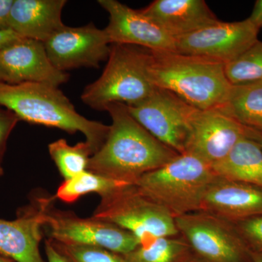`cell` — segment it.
Returning a JSON list of instances; mask_svg holds the SVG:
<instances>
[{
  "instance_id": "obj_21",
  "label": "cell",
  "mask_w": 262,
  "mask_h": 262,
  "mask_svg": "<svg viewBox=\"0 0 262 262\" xmlns=\"http://www.w3.org/2000/svg\"><path fill=\"white\" fill-rule=\"evenodd\" d=\"M128 262H187L195 255L182 235L158 237L123 255Z\"/></svg>"
},
{
  "instance_id": "obj_22",
  "label": "cell",
  "mask_w": 262,
  "mask_h": 262,
  "mask_svg": "<svg viewBox=\"0 0 262 262\" xmlns=\"http://www.w3.org/2000/svg\"><path fill=\"white\" fill-rule=\"evenodd\" d=\"M128 184H133L114 180L85 170L73 178L63 181L53 198L70 204L90 193H97L101 196Z\"/></svg>"
},
{
  "instance_id": "obj_24",
  "label": "cell",
  "mask_w": 262,
  "mask_h": 262,
  "mask_svg": "<svg viewBox=\"0 0 262 262\" xmlns=\"http://www.w3.org/2000/svg\"><path fill=\"white\" fill-rule=\"evenodd\" d=\"M225 73L232 84L262 80V42L258 40L237 59L225 64Z\"/></svg>"
},
{
  "instance_id": "obj_31",
  "label": "cell",
  "mask_w": 262,
  "mask_h": 262,
  "mask_svg": "<svg viewBox=\"0 0 262 262\" xmlns=\"http://www.w3.org/2000/svg\"><path fill=\"white\" fill-rule=\"evenodd\" d=\"M248 18L258 29L262 28V0L256 2L252 13Z\"/></svg>"
},
{
  "instance_id": "obj_23",
  "label": "cell",
  "mask_w": 262,
  "mask_h": 262,
  "mask_svg": "<svg viewBox=\"0 0 262 262\" xmlns=\"http://www.w3.org/2000/svg\"><path fill=\"white\" fill-rule=\"evenodd\" d=\"M52 160L64 180L73 178L88 169L94 151L86 141L71 146L66 139H58L48 145Z\"/></svg>"
},
{
  "instance_id": "obj_37",
  "label": "cell",
  "mask_w": 262,
  "mask_h": 262,
  "mask_svg": "<svg viewBox=\"0 0 262 262\" xmlns=\"http://www.w3.org/2000/svg\"><path fill=\"white\" fill-rule=\"evenodd\" d=\"M0 82H4V81H3V77H2L1 73H0Z\"/></svg>"
},
{
  "instance_id": "obj_28",
  "label": "cell",
  "mask_w": 262,
  "mask_h": 262,
  "mask_svg": "<svg viewBox=\"0 0 262 262\" xmlns=\"http://www.w3.org/2000/svg\"><path fill=\"white\" fill-rule=\"evenodd\" d=\"M14 0H0V31L10 30L9 18Z\"/></svg>"
},
{
  "instance_id": "obj_11",
  "label": "cell",
  "mask_w": 262,
  "mask_h": 262,
  "mask_svg": "<svg viewBox=\"0 0 262 262\" xmlns=\"http://www.w3.org/2000/svg\"><path fill=\"white\" fill-rule=\"evenodd\" d=\"M44 45L52 63L62 72L99 68L100 63L108 59L111 47L104 29L94 23L78 27L65 25Z\"/></svg>"
},
{
  "instance_id": "obj_33",
  "label": "cell",
  "mask_w": 262,
  "mask_h": 262,
  "mask_svg": "<svg viewBox=\"0 0 262 262\" xmlns=\"http://www.w3.org/2000/svg\"><path fill=\"white\" fill-rule=\"evenodd\" d=\"M251 261L252 262H262V253L251 252Z\"/></svg>"
},
{
  "instance_id": "obj_9",
  "label": "cell",
  "mask_w": 262,
  "mask_h": 262,
  "mask_svg": "<svg viewBox=\"0 0 262 262\" xmlns=\"http://www.w3.org/2000/svg\"><path fill=\"white\" fill-rule=\"evenodd\" d=\"M127 108L151 135L179 154H184L191 122L198 108L173 93L160 89L145 101Z\"/></svg>"
},
{
  "instance_id": "obj_20",
  "label": "cell",
  "mask_w": 262,
  "mask_h": 262,
  "mask_svg": "<svg viewBox=\"0 0 262 262\" xmlns=\"http://www.w3.org/2000/svg\"><path fill=\"white\" fill-rule=\"evenodd\" d=\"M219 110L243 126L262 133V80L232 84L225 102Z\"/></svg>"
},
{
  "instance_id": "obj_7",
  "label": "cell",
  "mask_w": 262,
  "mask_h": 262,
  "mask_svg": "<svg viewBox=\"0 0 262 262\" xmlns=\"http://www.w3.org/2000/svg\"><path fill=\"white\" fill-rule=\"evenodd\" d=\"M52 200L44 198L37 203L48 238L61 244L97 246L122 255L130 253L140 245L134 234L110 222L92 216L80 218L72 212L53 208Z\"/></svg>"
},
{
  "instance_id": "obj_29",
  "label": "cell",
  "mask_w": 262,
  "mask_h": 262,
  "mask_svg": "<svg viewBox=\"0 0 262 262\" xmlns=\"http://www.w3.org/2000/svg\"><path fill=\"white\" fill-rule=\"evenodd\" d=\"M45 249L47 255L48 262H69L68 260L55 247L54 245L49 238L46 239L45 242Z\"/></svg>"
},
{
  "instance_id": "obj_19",
  "label": "cell",
  "mask_w": 262,
  "mask_h": 262,
  "mask_svg": "<svg viewBox=\"0 0 262 262\" xmlns=\"http://www.w3.org/2000/svg\"><path fill=\"white\" fill-rule=\"evenodd\" d=\"M211 167L219 178L262 188V149L247 137L241 139L227 157Z\"/></svg>"
},
{
  "instance_id": "obj_36",
  "label": "cell",
  "mask_w": 262,
  "mask_h": 262,
  "mask_svg": "<svg viewBox=\"0 0 262 262\" xmlns=\"http://www.w3.org/2000/svg\"><path fill=\"white\" fill-rule=\"evenodd\" d=\"M4 174V170H3V166H2V162H0V177Z\"/></svg>"
},
{
  "instance_id": "obj_13",
  "label": "cell",
  "mask_w": 262,
  "mask_h": 262,
  "mask_svg": "<svg viewBox=\"0 0 262 262\" xmlns=\"http://www.w3.org/2000/svg\"><path fill=\"white\" fill-rule=\"evenodd\" d=\"M0 73L5 83H39L58 88L70 75L56 68L44 43L21 38L0 51Z\"/></svg>"
},
{
  "instance_id": "obj_26",
  "label": "cell",
  "mask_w": 262,
  "mask_h": 262,
  "mask_svg": "<svg viewBox=\"0 0 262 262\" xmlns=\"http://www.w3.org/2000/svg\"><path fill=\"white\" fill-rule=\"evenodd\" d=\"M232 223L251 252L262 253V215Z\"/></svg>"
},
{
  "instance_id": "obj_16",
  "label": "cell",
  "mask_w": 262,
  "mask_h": 262,
  "mask_svg": "<svg viewBox=\"0 0 262 262\" xmlns=\"http://www.w3.org/2000/svg\"><path fill=\"white\" fill-rule=\"evenodd\" d=\"M42 232L37 204L22 209L16 220L0 219V254L16 262H46L39 251Z\"/></svg>"
},
{
  "instance_id": "obj_27",
  "label": "cell",
  "mask_w": 262,
  "mask_h": 262,
  "mask_svg": "<svg viewBox=\"0 0 262 262\" xmlns=\"http://www.w3.org/2000/svg\"><path fill=\"white\" fill-rule=\"evenodd\" d=\"M18 117L7 108H0V162L3 161L8 138L19 121Z\"/></svg>"
},
{
  "instance_id": "obj_4",
  "label": "cell",
  "mask_w": 262,
  "mask_h": 262,
  "mask_svg": "<svg viewBox=\"0 0 262 262\" xmlns=\"http://www.w3.org/2000/svg\"><path fill=\"white\" fill-rule=\"evenodd\" d=\"M211 165L189 154H179L134 184L174 219L201 211L208 189L216 180Z\"/></svg>"
},
{
  "instance_id": "obj_34",
  "label": "cell",
  "mask_w": 262,
  "mask_h": 262,
  "mask_svg": "<svg viewBox=\"0 0 262 262\" xmlns=\"http://www.w3.org/2000/svg\"><path fill=\"white\" fill-rule=\"evenodd\" d=\"M187 262H210L206 261V260L203 259V258H201L198 257V256H194V257L192 258V259L189 260V261Z\"/></svg>"
},
{
  "instance_id": "obj_12",
  "label": "cell",
  "mask_w": 262,
  "mask_h": 262,
  "mask_svg": "<svg viewBox=\"0 0 262 262\" xmlns=\"http://www.w3.org/2000/svg\"><path fill=\"white\" fill-rule=\"evenodd\" d=\"M244 137V126L219 108L196 110L184 154L192 155L212 166Z\"/></svg>"
},
{
  "instance_id": "obj_17",
  "label": "cell",
  "mask_w": 262,
  "mask_h": 262,
  "mask_svg": "<svg viewBox=\"0 0 262 262\" xmlns=\"http://www.w3.org/2000/svg\"><path fill=\"white\" fill-rule=\"evenodd\" d=\"M140 10L174 39L220 20L203 0H155Z\"/></svg>"
},
{
  "instance_id": "obj_8",
  "label": "cell",
  "mask_w": 262,
  "mask_h": 262,
  "mask_svg": "<svg viewBox=\"0 0 262 262\" xmlns=\"http://www.w3.org/2000/svg\"><path fill=\"white\" fill-rule=\"evenodd\" d=\"M179 232L198 257L210 262H252L232 222L199 211L174 219Z\"/></svg>"
},
{
  "instance_id": "obj_2",
  "label": "cell",
  "mask_w": 262,
  "mask_h": 262,
  "mask_svg": "<svg viewBox=\"0 0 262 262\" xmlns=\"http://www.w3.org/2000/svg\"><path fill=\"white\" fill-rule=\"evenodd\" d=\"M149 52V75L157 89L200 110L219 108L225 102L232 84L223 62L177 52Z\"/></svg>"
},
{
  "instance_id": "obj_25",
  "label": "cell",
  "mask_w": 262,
  "mask_h": 262,
  "mask_svg": "<svg viewBox=\"0 0 262 262\" xmlns=\"http://www.w3.org/2000/svg\"><path fill=\"white\" fill-rule=\"evenodd\" d=\"M50 239L69 262H128L123 255L106 248L61 244Z\"/></svg>"
},
{
  "instance_id": "obj_3",
  "label": "cell",
  "mask_w": 262,
  "mask_h": 262,
  "mask_svg": "<svg viewBox=\"0 0 262 262\" xmlns=\"http://www.w3.org/2000/svg\"><path fill=\"white\" fill-rule=\"evenodd\" d=\"M0 106L29 123L56 127L70 134L82 133L94 154L110 132V125L82 116L61 90L48 84L0 82Z\"/></svg>"
},
{
  "instance_id": "obj_14",
  "label": "cell",
  "mask_w": 262,
  "mask_h": 262,
  "mask_svg": "<svg viewBox=\"0 0 262 262\" xmlns=\"http://www.w3.org/2000/svg\"><path fill=\"white\" fill-rule=\"evenodd\" d=\"M110 15L104 29L110 44L141 46L153 52H177L176 39L141 13L117 0H99Z\"/></svg>"
},
{
  "instance_id": "obj_5",
  "label": "cell",
  "mask_w": 262,
  "mask_h": 262,
  "mask_svg": "<svg viewBox=\"0 0 262 262\" xmlns=\"http://www.w3.org/2000/svg\"><path fill=\"white\" fill-rule=\"evenodd\" d=\"M149 61V51L129 45H111L102 75L84 88L81 100L99 111L113 103L134 106L145 101L157 89L150 77Z\"/></svg>"
},
{
  "instance_id": "obj_1",
  "label": "cell",
  "mask_w": 262,
  "mask_h": 262,
  "mask_svg": "<svg viewBox=\"0 0 262 262\" xmlns=\"http://www.w3.org/2000/svg\"><path fill=\"white\" fill-rule=\"evenodd\" d=\"M105 111L113 123L104 144L90 158L87 170L134 184L179 155L136 121L126 104L111 103Z\"/></svg>"
},
{
  "instance_id": "obj_18",
  "label": "cell",
  "mask_w": 262,
  "mask_h": 262,
  "mask_svg": "<svg viewBox=\"0 0 262 262\" xmlns=\"http://www.w3.org/2000/svg\"><path fill=\"white\" fill-rule=\"evenodd\" d=\"M66 3L65 0H14L9 28L20 37L46 42L64 27L61 14Z\"/></svg>"
},
{
  "instance_id": "obj_6",
  "label": "cell",
  "mask_w": 262,
  "mask_h": 262,
  "mask_svg": "<svg viewBox=\"0 0 262 262\" xmlns=\"http://www.w3.org/2000/svg\"><path fill=\"white\" fill-rule=\"evenodd\" d=\"M92 217L128 231L139 246L179 234L173 217L134 184L101 196Z\"/></svg>"
},
{
  "instance_id": "obj_10",
  "label": "cell",
  "mask_w": 262,
  "mask_h": 262,
  "mask_svg": "<svg viewBox=\"0 0 262 262\" xmlns=\"http://www.w3.org/2000/svg\"><path fill=\"white\" fill-rule=\"evenodd\" d=\"M259 29L249 18L241 21L221 20L176 39L177 53L193 55L227 64L258 42Z\"/></svg>"
},
{
  "instance_id": "obj_15",
  "label": "cell",
  "mask_w": 262,
  "mask_h": 262,
  "mask_svg": "<svg viewBox=\"0 0 262 262\" xmlns=\"http://www.w3.org/2000/svg\"><path fill=\"white\" fill-rule=\"evenodd\" d=\"M201 211L236 222L262 215V188L217 178L208 189Z\"/></svg>"
},
{
  "instance_id": "obj_35",
  "label": "cell",
  "mask_w": 262,
  "mask_h": 262,
  "mask_svg": "<svg viewBox=\"0 0 262 262\" xmlns=\"http://www.w3.org/2000/svg\"><path fill=\"white\" fill-rule=\"evenodd\" d=\"M0 262H12V261L10 258L5 257V256L0 254Z\"/></svg>"
},
{
  "instance_id": "obj_30",
  "label": "cell",
  "mask_w": 262,
  "mask_h": 262,
  "mask_svg": "<svg viewBox=\"0 0 262 262\" xmlns=\"http://www.w3.org/2000/svg\"><path fill=\"white\" fill-rule=\"evenodd\" d=\"M21 38L12 30L0 31V51Z\"/></svg>"
},
{
  "instance_id": "obj_32",
  "label": "cell",
  "mask_w": 262,
  "mask_h": 262,
  "mask_svg": "<svg viewBox=\"0 0 262 262\" xmlns=\"http://www.w3.org/2000/svg\"><path fill=\"white\" fill-rule=\"evenodd\" d=\"M244 127L246 137L255 141L262 149V133L259 132V131L253 130V129L248 128V127Z\"/></svg>"
}]
</instances>
